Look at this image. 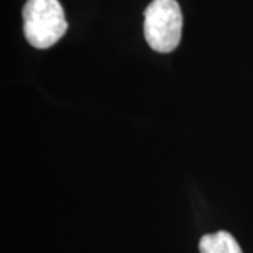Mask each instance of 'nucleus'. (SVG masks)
<instances>
[{
    "label": "nucleus",
    "instance_id": "obj_3",
    "mask_svg": "<svg viewBox=\"0 0 253 253\" xmlns=\"http://www.w3.org/2000/svg\"><path fill=\"white\" fill-rule=\"evenodd\" d=\"M200 253H244L236 239L226 231L207 234L200 239Z\"/></svg>",
    "mask_w": 253,
    "mask_h": 253
},
{
    "label": "nucleus",
    "instance_id": "obj_2",
    "mask_svg": "<svg viewBox=\"0 0 253 253\" xmlns=\"http://www.w3.org/2000/svg\"><path fill=\"white\" fill-rule=\"evenodd\" d=\"M183 16L176 0H154L145 10L144 34L149 46L161 54L180 44Z\"/></svg>",
    "mask_w": 253,
    "mask_h": 253
},
{
    "label": "nucleus",
    "instance_id": "obj_1",
    "mask_svg": "<svg viewBox=\"0 0 253 253\" xmlns=\"http://www.w3.org/2000/svg\"><path fill=\"white\" fill-rule=\"evenodd\" d=\"M23 20L26 40L38 49L56 44L68 28L62 4L58 0H27Z\"/></svg>",
    "mask_w": 253,
    "mask_h": 253
}]
</instances>
